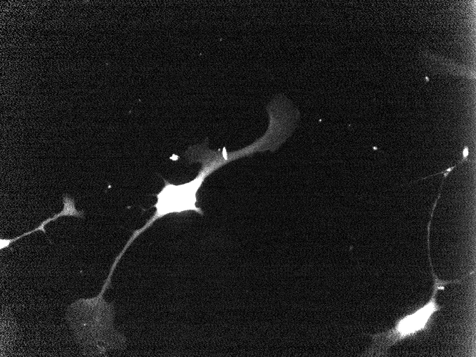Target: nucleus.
<instances>
[{
    "instance_id": "1",
    "label": "nucleus",
    "mask_w": 476,
    "mask_h": 357,
    "mask_svg": "<svg viewBox=\"0 0 476 357\" xmlns=\"http://www.w3.org/2000/svg\"><path fill=\"white\" fill-rule=\"evenodd\" d=\"M185 156L189 162H200L202 166L195 177L189 182L176 185L163 180L164 186L154 196L167 215L190 211L203 215V211L196 205L199 190L212 173L237 160L234 152L226 150L225 147L214 150L205 144L190 146Z\"/></svg>"
},
{
    "instance_id": "2",
    "label": "nucleus",
    "mask_w": 476,
    "mask_h": 357,
    "mask_svg": "<svg viewBox=\"0 0 476 357\" xmlns=\"http://www.w3.org/2000/svg\"><path fill=\"white\" fill-rule=\"evenodd\" d=\"M428 260L431 268L433 280V292L430 299L423 306L396 320L395 325L390 329L374 334H368L371 337V345L363 353L367 356H386L389 349L403 341L415 337L418 333L427 331L433 321L434 314L440 311L443 306L438 304L436 296L445 286L450 284H460L466 278L460 279L443 280L435 274L430 256V244L428 243Z\"/></svg>"
},
{
    "instance_id": "3",
    "label": "nucleus",
    "mask_w": 476,
    "mask_h": 357,
    "mask_svg": "<svg viewBox=\"0 0 476 357\" xmlns=\"http://www.w3.org/2000/svg\"><path fill=\"white\" fill-rule=\"evenodd\" d=\"M63 207L62 210L58 212L55 214L53 216L46 219L44 220L43 222L41 223L37 227L33 229L31 231L25 232L22 234L20 236H18L16 237L12 238V239H3L1 238L0 239V249L2 250L4 248L8 247L10 244H11L13 242H16V240L28 235L31 233H33L37 231H42L44 233L45 229L44 227L46 224H48L49 222L56 220L60 217L63 216H71V217H76L78 218H83L84 217V213L83 211H78L76 208L75 206V201L74 199H72L69 197L68 195H65L63 197Z\"/></svg>"
}]
</instances>
